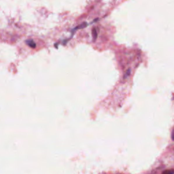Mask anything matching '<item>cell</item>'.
<instances>
[{
  "mask_svg": "<svg viewBox=\"0 0 174 174\" xmlns=\"http://www.w3.org/2000/svg\"><path fill=\"white\" fill-rule=\"evenodd\" d=\"M27 44L30 47H31V48H36V43H35L32 40H29L27 41Z\"/></svg>",
  "mask_w": 174,
  "mask_h": 174,
  "instance_id": "6da1fadb",
  "label": "cell"
},
{
  "mask_svg": "<svg viewBox=\"0 0 174 174\" xmlns=\"http://www.w3.org/2000/svg\"><path fill=\"white\" fill-rule=\"evenodd\" d=\"M130 73H131V69H129L128 70L126 71V72L125 74H124V78H127L128 76H129Z\"/></svg>",
  "mask_w": 174,
  "mask_h": 174,
  "instance_id": "7a4b0ae2",
  "label": "cell"
},
{
  "mask_svg": "<svg viewBox=\"0 0 174 174\" xmlns=\"http://www.w3.org/2000/svg\"><path fill=\"white\" fill-rule=\"evenodd\" d=\"M93 38L94 39H96V38H97V32H96L95 29H94L93 30Z\"/></svg>",
  "mask_w": 174,
  "mask_h": 174,
  "instance_id": "3957f363",
  "label": "cell"
},
{
  "mask_svg": "<svg viewBox=\"0 0 174 174\" xmlns=\"http://www.w3.org/2000/svg\"><path fill=\"white\" fill-rule=\"evenodd\" d=\"M163 173H173L174 171L173 170H170V171H165L163 172Z\"/></svg>",
  "mask_w": 174,
  "mask_h": 174,
  "instance_id": "277c9868",
  "label": "cell"
},
{
  "mask_svg": "<svg viewBox=\"0 0 174 174\" xmlns=\"http://www.w3.org/2000/svg\"><path fill=\"white\" fill-rule=\"evenodd\" d=\"M171 138H172V140H174V129L172 132V134H171Z\"/></svg>",
  "mask_w": 174,
  "mask_h": 174,
  "instance_id": "5b68a950",
  "label": "cell"
}]
</instances>
